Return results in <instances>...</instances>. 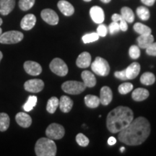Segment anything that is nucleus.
<instances>
[{"mask_svg": "<svg viewBox=\"0 0 156 156\" xmlns=\"http://www.w3.org/2000/svg\"><path fill=\"white\" fill-rule=\"evenodd\" d=\"M150 122L145 117L134 119L129 125L119 132L120 142L127 145L136 146L143 143L151 134Z\"/></svg>", "mask_w": 156, "mask_h": 156, "instance_id": "obj_1", "label": "nucleus"}, {"mask_svg": "<svg viewBox=\"0 0 156 156\" xmlns=\"http://www.w3.org/2000/svg\"><path fill=\"white\" fill-rule=\"evenodd\" d=\"M134 119L131 108L126 106H118L109 112L106 119V126L112 133H117L126 127Z\"/></svg>", "mask_w": 156, "mask_h": 156, "instance_id": "obj_2", "label": "nucleus"}, {"mask_svg": "<svg viewBox=\"0 0 156 156\" xmlns=\"http://www.w3.org/2000/svg\"><path fill=\"white\" fill-rule=\"evenodd\" d=\"M37 156H55L56 145L53 140L48 137L40 138L35 145Z\"/></svg>", "mask_w": 156, "mask_h": 156, "instance_id": "obj_3", "label": "nucleus"}, {"mask_svg": "<svg viewBox=\"0 0 156 156\" xmlns=\"http://www.w3.org/2000/svg\"><path fill=\"white\" fill-rule=\"evenodd\" d=\"M91 69L93 73L99 76L106 77L110 73V66L106 59L100 56L95 58L91 64Z\"/></svg>", "mask_w": 156, "mask_h": 156, "instance_id": "obj_4", "label": "nucleus"}, {"mask_svg": "<svg viewBox=\"0 0 156 156\" xmlns=\"http://www.w3.org/2000/svg\"><path fill=\"white\" fill-rule=\"evenodd\" d=\"M86 88L84 83L79 81H67L62 85V89L64 92L71 95H78L83 93Z\"/></svg>", "mask_w": 156, "mask_h": 156, "instance_id": "obj_5", "label": "nucleus"}, {"mask_svg": "<svg viewBox=\"0 0 156 156\" xmlns=\"http://www.w3.org/2000/svg\"><path fill=\"white\" fill-rule=\"evenodd\" d=\"M24 38L23 33L17 30H10L2 34L0 36V44H14L20 42Z\"/></svg>", "mask_w": 156, "mask_h": 156, "instance_id": "obj_6", "label": "nucleus"}, {"mask_svg": "<svg viewBox=\"0 0 156 156\" xmlns=\"http://www.w3.org/2000/svg\"><path fill=\"white\" fill-rule=\"evenodd\" d=\"M49 68L52 73L60 77L66 76L68 73V67L67 64L62 58H55L51 62Z\"/></svg>", "mask_w": 156, "mask_h": 156, "instance_id": "obj_7", "label": "nucleus"}, {"mask_svg": "<svg viewBox=\"0 0 156 156\" xmlns=\"http://www.w3.org/2000/svg\"><path fill=\"white\" fill-rule=\"evenodd\" d=\"M64 134H65V129L64 126L56 123L51 124L46 130L47 137L53 140L62 139L64 136Z\"/></svg>", "mask_w": 156, "mask_h": 156, "instance_id": "obj_8", "label": "nucleus"}, {"mask_svg": "<svg viewBox=\"0 0 156 156\" xmlns=\"http://www.w3.org/2000/svg\"><path fill=\"white\" fill-rule=\"evenodd\" d=\"M44 87V83L42 80L33 79L26 81L24 84V88L30 93H37L41 92Z\"/></svg>", "mask_w": 156, "mask_h": 156, "instance_id": "obj_9", "label": "nucleus"}, {"mask_svg": "<svg viewBox=\"0 0 156 156\" xmlns=\"http://www.w3.org/2000/svg\"><path fill=\"white\" fill-rule=\"evenodd\" d=\"M41 18L48 24L56 25L58 23V16L55 11L51 9H44L41 12Z\"/></svg>", "mask_w": 156, "mask_h": 156, "instance_id": "obj_10", "label": "nucleus"}, {"mask_svg": "<svg viewBox=\"0 0 156 156\" xmlns=\"http://www.w3.org/2000/svg\"><path fill=\"white\" fill-rule=\"evenodd\" d=\"M24 69L28 75L38 76L42 73V67L38 62L34 61H26L24 63Z\"/></svg>", "mask_w": 156, "mask_h": 156, "instance_id": "obj_11", "label": "nucleus"}, {"mask_svg": "<svg viewBox=\"0 0 156 156\" xmlns=\"http://www.w3.org/2000/svg\"><path fill=\"white\" fill-rule=\"evenodd\" d=\"M90 15L93 21L97 24H101L104 21V12L98 6H93L90 9Z\"/></svg>", "mask_w": 156, "mask_h": 156, "instance_id": "obj_12", "label": "nucleus"}, {"mask_svg": "<svg viewBox=\"0 0 156 156\" xmlns=\"http://www.w3.org/2000/svg\"><path fill=\"white\" fill-rule=\"evenodd\" d=\"M113 99V93L112 89L108 86H103L101 89L100 103L103 106H108Z\"/></svg>", "mask_w": 156, "mask_h": 156, "instance_id": "obj_13", "label": "nucleus"}, {"mask_svg": "<svg viewBox=\"0 0 156 156\" xmlns=\"http://www.w3.org/2000/svg\"><path fill=\"white\" fill-rule=\"evenodd\" d=\"M36 23V17L33 14H28L23 17L20 23V27L24 30H30Z\"/></svg>", "mask_w": 156, "mask_h": 156, "instance_id": "obj_14", "label": "nucleus"}, {"mask_svg": "<svg viewBox=\"0 0 156 156\" xmlns=\"http://www.w3.org/2000/svg\"><path fill=\"white\" fill-rule=\"evenodd\" d=\"M15 120L19 126L23 128H28L32 124V119L26 113L19 112L15 116Z\"/></svg>", "mask_w": 156, "mask_h": 156, "instance_id": "obj_15", "label": "nucleus"}, {"mask_svg": "<svg viewBox=\"0 0 156 156\" xmlns=\"http://www.w3.org/2000/svg\"><path fill=\"white\" fill-rule=\"evenodd\" d=\"M57 6L61 12L65 16H71L75 12V8L73 5L66 0H60L57 4Z\"/></svg>", "mask_w": 156, "mask_h": 156, "instance_id": "obj_16", "label": "nucleus"}, {"mask_svg": "<svg viewBox=\"0 0 156 156\" xmlns=\"http://www.w3.org/2000/svg\"><path fill=\"white\" fill-rule=\"evenodd\" d=\"M91 64V55L87 51H84L78 56L76 64L80 68H87Z\"/></svg>", "mask_w": 156, "mask_h": 156, "instance_id": "obj_17", "label": "nucleus"}, {"mask_svg": "<svg viewBox=\"0 0 156 156\" xmlns=\"http://www.w3.org/2000/svg\"><path fill=\"white\" fill-rule=\"evenodd\" d=\"M140 64L138 62H133L125 69L127 80H132L137 77L140 73Z\"/></svg>", "mask_w": 156, "mask_h": 156, "instance_id": "obj_18", "label": "nucleus"}, {"mask_svg": "<svg viewBox=\"0 0 156 156\" xmlns=\"http://www.w3.org/2000/svg\"><path fill=\"white\" fill-rule=\"evenodd\" d=\"M15 0H0V13L7 15L15 8Z\"/></svg>", "mask_w": 156, "mask_h": 156, "instance_id": "obj_19", "label": "nucleus"}, {"mask_svg": "<svg viewBox=\"0 0 156 156\" xmlns=\"http://www.w3.org/2000/svg\"><path fill=\"white\" fill-rule=\"evenodd\" d=\"M60 110L63 113H69L73 106V101L67 95H62L59 100Z\"/></svg>", "mask_w": 156, "mask_h": 156, "instance_id": "obj_20", "label": "nucleus"}, {"mask_svg": "<svg viewBox=\"0 0 156 156\" xmlns=\"http://www.w3.org/2000/svg\"><path fill=\"white\" fill-rule=\"evenodd\" d=\"M81 77L86 87H93L96 85V78L94 74L87 70H85L81 74Z\"/></svg>", "mask_w": 156, "mask_h": 156, "instance_id": "obj_21", "label": "nucleus"}, {"mask_svg": "<svg viewBox=\"0 0 156 156\" xmlns=\"http://www.w3.org/2000/svg\"><path fill=\"white\" fill-rule=\"evenodd\" d=\"M138 43V46L141 48H147L148 46L154 42V37L153 35L145 34L140 35L136 39Z\"/></svg>", "mask_w": 156, "mask_h": 156, "instance_id": "obj_22", "label": "nucleus"}, {"mask_svg": "<svg viewBox=\"0 0 156 156\" xmlns=\"http://www.w3.org/2000/svg\"><path fill=\"white\" fill-rule=\"evenodd\" d=\"M149 91L142 87H138L134 90L132 92V99L135 101H142L146 100L149 97Z\"/></svg>", "mask_w": 156, "mask_h": 156, "instance_id": "obj_23", "label": "nucleus"}, {"mask_svg": "<svg viewBox=\"0 0 156 156\" xmlns=\"http://www.w3.org/2000/svg\"><path fill=\"white\" fill-rule=\"evenodd\" d=\"M85 103L89 108H95L100 105V98L96 95H87L85 97Z\"/></svg>", "mask_w": 156, "mask_h": 156, "instance_id": "obj_24", "label": "nucleus"}, {"mask_svg": "<svg viewBox=\"0 0 156 156\" xmlns=\"http://www.w3.org/2000/svg\"><path fill=\"white\" fill-rule=\"evenodd\" d=\"M121 15L126 23H132L134 20V14L132 9L128 7H124L121 9Z\"/></svg>", "mask_w": 156, "mask_h": 156, "instance_id": "obj_25", "label": "nucleus"}, {"mask_svg": "<svg viewBox=\"0 0 156 156\" xmlns=\"http://www.w3.org/2000/svg\"><path fill=\"white\" fill-rule=\"evenodd\" d=\"M59 105V100L55 96L50 98L46 105V111L50 114H54Z\"/></svg>", "mask_w": 156, "mask_h": 156, "instance_id": "obj_26", "label": "nucleus"}, {"mask_svg": "<svg viewBox=\"0 0 156 156\" xmlns=\"http://www.w3.org/2000/svg\"><path fill=\"white\" fill-rule=\"evenodd\" d=\"M140 82L145 85H153L155 82V76L152 73L147 72V73L142 74L140 77Z\"/></svg>", "mask_w": 156, "mask_h": 156, "instance_id": "obj_27", "label": "nucleus"}, {"mask_svg": "<svg viewBox=\"0 0 156 156\" xmlns=\"http://www.w3.org/2000/svg\"><path fill=\"white\" fill-rule=\"evenodd\" d=\"M10 119L6 113H0V131L5 132L9 126Z\"/></svg>", "mask_w": 156, "mask_h": 156, "instance_id": "obj_28", "label": "nucleus"}, {"mask_svg": "<svg viewBox=\"0 0 156 156\" xmlns=\"http://www.w3.org/2000/svg\"><path fill=\"white\" fill-rule=\"evenodd\" d=\"M133 28L134 31L140 35H145V34H151L152 30L151 28L147 26V25L142 24L140 23H136L134 25Z\"/></svg>", "mask_w": 156, "mask_h": 156, "instance_id": "obj_29", "label": "nucleus"}, {"mask_svg": "<svg viewBox=\"0 0 156 156\" xmlns=\"http://www.w3.org/2000/svg\"><path fill=\"white\" fill-rule=\"evenodd\" d=\"M136 15L140 17L142 20L146 21L148 20L151 17V13H150L149 9H148L146 7H143V6H140V7L136 8Z\"/></svg>", "mask_w": 156, "mask_h": 156, "instance_id": "obj_30", "label": "nucleus"}, {"mask_svg": "<svg viewBox=\"0 0 156 156\" xmlns=\"http://www.w3.org/2000/svg\"><path fill=\"white\" fill-rule=\"evenodd\" d=\"M37 98L36 96L35 95H30V96L28 97V101H26V103H25L23 106V108L26 112H29L30 111H32L35 106H36L37 103Z\"/></svg>", "mask_w": 156, "mask_h": 156, "instance_id": "obj_31", "label": "nucleus"}, {"mask_svg": "<svg viewBox=\"0 0 156 156\" xmlns=\"http://www.w3.org/2000/svg\"><path fill=\"white\" fill-rule=\"evenodd\" d=\"M36 0H20L19 7L23 11H27L34 7Z\"/></svg>", "mask_w": 156, "mask_h": 156, "instance_id": "obj_32", "label": "nucleus"}, {"mask_svg": "<svg viewBox=\"0 0 156 156\" xmlns=\"http://www.w3.org/2000/svg\"><path fill=\"white\" fill-rule=\"evenodd\" d=\"M98 34L95 33H91V34H87L82 37V40L84 44H89V43H92L96 41L99 39Z\"/></svg>", "mask_w": 156, "mask_h": 156, "instance_id": "obj_33", "label": "nucleus"}, {"mask_svg": "<svg viewBox=\"0 0 156 156\" xmlns=\"http://www.w3.org/2000/svg\"><path fill=\"white\" fill-rule=\"evenodd\" d=\"M133 90V85L130 83H124L119 86V93L122 95H126Z\"/></svg>", "mask_w": 156, "mask_h": 156, "instance_id": "obj_34", "label": "nucleus"}, {"mask_svg": "<svg viewBox=\"0 0 156 156\" xmlns=\"http://www.w3.org/2000/svg\"><path fill=\"white\" fill-rule=\"evenodd\" d=\"M76 142L81 147H87L89 145L90 140L85 134L79 133L76 136Z\"/></svg>", "mask_w": 156, "mask_h": 156, "instance_id": "obj_35", "label": "nucleus"}, {"mask_svg": "<svg viewBox=\"0 0 156 156\" xmlns=\"http://www.w3.org/2000/svg\"><path fill=\"white\" fill-rule=\"evenodd\" d=\"M140 49L139 46H136V45H133L129 49V56L133 59H136L140 56Z\"/></svg>", "mask_w": 156, "mask_h": 156, "instance_id": "obj_36", "label": "nucleus"}, {"mask_svg": "<svg viewBox=\"0 0 156 156\" xmlns=\"http://www.w3.org/2000/svg\"><path fill=\"white\" fill-rule=\"evenodd\" d=\"M108 30H109V32H110V34L112 35H114L117 34V33L120 30L119 23L114 22V21H113V22L109 25Z\"/></svg>", "mask_w": 156, "mask_h": 156, "instance_id": "obj_37", "label": "nucleus"}, {"mask_svg": "<svg viewBox=\"0 0 156 156\" xmlns=\"http://www.w3.org/2000/svg\"><path fill=\"white\" fill-rule=\"evenodd\" d=\"M96 33L98 34L99 36H101V37L106 36L107 34H108V28H107L106 25L101 23V24L99 25V26L98 27Z\"/></svg>", "mask_w": 156, "mask_h": 156, "instance_id": "obj_38", "label": "nucleus"}, {"mask_svg": "<svg viewBox=\"0 0 156 156\" xmlns=\"http://www.w3.org/2000/svg\"><path fill=\"white\" fill-rule=\"evenodd\" d=\"M145 49L146 53H147V55L156 56V42H153V44H151L147 48H145Z\"/></svg>", "mask_w": 156, "mask_h": 156, "instance_id": "obj_39", "label": "nucleus"}, {"mask_svg": "<svg viewBox=\"0 0 156 156\" xmlns=\"http://www.w3.org/2000/svg\"><path fill=\"white\" fill-rule=\"evenodd\" d=\"M114 76L116 78H118V79L122 80H127V78H126V76L125 69L122 70V71L115 72Z\"/></svg>", "mask_w": 156, "mask_h": 156, "instance_id": "obj_40", "label": "nucleus"}, {"mask_svg": "<svg viewBox=\"0 0 156 156\" xmlns=\"http://www.w3.org/2000/svg\"><path fill=\"white\" fill-rule=\"evenodd\" d=\"M119 28L120 30L122 31H126L128 29V25H127V23L124 20V19H122L119 22Z\"/></svg>", "mask_w": 156, "mask_h": 156, "instance_id": "obj_41", "label": "nucleus"}, {"mask_svg": "<svg viewBox=\"0 0 156 156\" xmlns=\"http://www.w3.org/2000/svg\"><path fill=\"white\" fill-rule=\"evenodd\" d=\"M156 0H141V2L144 5L146 6H148V7H151L153 6L154 4H155Z\"/></svg>", "mask_w": 156, "mask_h": 156, "instance_id": "obj_42", "label": "nucleus"}, {"mask_svg": "<svg viewBox=\"0 0 156 156\" xmlns=\"http://www.w3.org/2000/svg\"><path fill=\"white\" fill-rule=\"evenodd\" d=\"M112 20L114 21V22L119 23L121 20L122 19V15H121L114 14V15H112Z\"/></svg>", "mask_w": 156, "mask_h": 156, "instance_id": "obj_43", "label": "nucleus"}, {"mask_svg": "<svg viewBox=\"0 0 156 156\" xmlns=\"http://www.w3.org/2000/svg\"><path fill=\"white\" fill-rule=\"evenodd\" d=\"M116 143V139L114 136H111L108 140V144L109 145H114Z\"/></svg>", "mask_w": 156, "mask_h": 156, "instance_id": "obj_44", "label": "nucleus"}, {"mask_svg": "<svg viewBox=\"0 0 156 156\" xmlns=\"http://www.w3.org/2000/svg\"><path fill=\"white\" fill-rule=\"evenodd\" d=\"M101 1L103 3H109L111 1H112V0H101Z\"/></svg>", "mask_w": 156, "mask_h": 156, "instance_id": "obj_45", "label": "nucleus"}, {"mask_svg": "<svg viewBox=\"0 0 156 156\" xmlns=\"http://www.w3.org/2000/svg\"><path fill=\"white\" fill-rule=\"evenodd\" d=\"M2 58H3V54H2V52L0 51V62H1L2 59Z\"/></svg>", "mask_w": 156, "mask_h": 156, "instance_id": "obj_46", "label": "nucleus"}, {"mask_svg": "<svg viewBox=\"0 0 156 156\" xmlns=\"http://www.w3.org/2000/svg\"><path fill=\"white\" fill-rule=\"evenodd\" d=\"M124 150H125V148H124V147H121V149H120V151L122 152V153H123V152L124 151Z\"/></svg>", "mask_w": 156, "mask_h": 156, "instance_id": "obj_47", "label": "nucleus"}, {"mask_svg": "<svg viewBox=\"0 0 156 156\" xmlns=\"http://www.w3.org/2000/svg\"><path fill=\"white\" fill-rule=\"evenodd\" d=\"M2 23H3L2 20V18H0V26H1L2 24Z\"/></svg>", "mask_w": 156, "mask_h": 156, "instance_id": "obj_48", "label": "nucleus"}, {"mask_svg": "<svg viewBox=\"0 0 156 156\" xmlns=\"http://www.w3.org/2000/svg\"><path fill=\"white\" fill-rule=\"evenodd\" d=\"M2 34V29L0 28V36H1Z\"/></svg>", "mask_w": 156, "mask_h": 156, "instance_id": "obj_49", "label": "nucleus"}, {"mask_svg": "<svg viewBox=\"0 0 156 156\" xmlns=\"http://www.w3.org/2000/svg\"><path fill=\"white\" fill-rule=\"evenodd\" d=\"M83 1H85V2H90L91 0H83Z\"/></svg>", "mask_w": 156, "mask_h": 156, "instance_id": "obj_50", "label": "nucleus"}]
</instances>
